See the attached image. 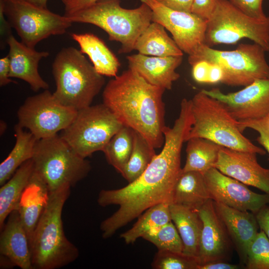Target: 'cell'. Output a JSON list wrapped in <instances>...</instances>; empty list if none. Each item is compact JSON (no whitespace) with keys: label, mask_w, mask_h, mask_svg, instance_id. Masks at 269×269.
<instances>
[{"label":"cell","mask_w":269,"mask_h":269,"mask_svg":"<svg viewBox=\"0 0 269 269\" xmlns=\"http://www.w3.org/2000/svg\"><path fill=\"white\" fill-rule=\"evenodd\" d=\"M181 171V164L175 154L168 148H163L136 180L121 188L101 190L97 199L100 206H119L101 223L102 237H111L118 230L153 206L170 204Z\"/></svg>","instance_id":"cell-1"},{"label":"cell","mask_w":269,"mask_h":269,"mask_svg":"<svg viewBox=\"0 0 269 269\" xmlns=\"http://www.w3.org/2000/svg\"><path fill=\"white\" fill-rule=\"evenodd\" d=\"M217 0H194L191 12L207 20L212 14Z\"/></svg>","instance_id":"cell-38"},{"label":"cell","mask_w":269,"mask_h":269,"mask_svg":"<svg viewBox=\"0 0 269 269\" xmlns=\"http://www.w3.org/2000/svg\"><path fill=\"white\" fill-rule=\"evenodd\" d=\"M10 63L8 55L0 59V86H5L9 83H17L9 77Z\"/></svg>","instance_id":"cell-42"},{"label":"cell","mask_w":269,"mask_h":269,"mask_svg":"<svg viewBox=\"0 0 269 269\" xmlns=\"http://www.w3.org/2000/svg\"><path fill=\"white\" fill-rule=\"evenodd\" d=\"M197 259L184 254L158 250L151 267L154 269H197Z\"/></svg>","instance_id":"cell-35"},{"label":"cell","mask_w":269,"mask_h":269,"mask_svg":"<svg viewBox=\"0 0 269 269\" xmlns=\"http://www.w3.org/2000/svg\"><path fill=\"white\" fill-rule=\"evenodd\" d=\"M186 142V158L183 171H194L204 174L214 167L223 146L200 137L191 138Z\"/></svg>","instance_id":"cell-29"},{"label":"cell","mask_w":269,"mask_h":269,"mask_svg":"<svg viewBox=\"0 0 269 269\" xmlns=\"http://www.w3.org/2000/svg\"><path fill=\"white\" fill-rule=\"evenodd\" d=\"M70 189L71 187L67 186L49 193L30 244L33 269H59L79 257L78 248L65 235L62 219V210Z\"/></svg>","instance_id":"cell-3"},{"label":"cell","mask_w":269,"mask_h":269,"mask_svg":"<svg viewBox=\"0 0 269 269\" xmlns=\"http://www.w3.org/2000/svg\"><path fill=\"white\" fill-rule=\"evenodd\" d=\"M259 228L269 240V206L266 205L255 214Z\"/></svg>","instance_id":"cell-43"},{"label":"cell","mask_w":269,"mask_h":269,"mask_svg":"<svg viewBox=\"0 0 269 269\" xmlns=\"http://www.w3.org/2000/svg\"><path fill=\"white\" fill-rule=\"evenodd\" d=\"M202 222L199 265L231 259L234 246L227 229L218 216L212 199H209L199 210Z\"/></svg>","instance_id":"cell-16"},{"label":"cell","mask_w":269,"mask_h":269,"mask_svg":"<svg viewBox=\"0 0 269 269\" xmlns=\"http://www.w3.org/2000/svg\"><path fill=\"white\" fill-rule=\"evenodd\" d=\"M191 67L193 79L198 83L207 84L209 64L201 61L194 63Z\"/></svg>","instance_id":"cell-39"},{"label":"cell","mask_w":269,"mask_h":269,"mask_svg":"<svg viewBox=\"0 0 269 269\" xmlns=\"http://www.w3.org/2000/svg\"><path fill=\"white\" fill-rule=\"evenodd\" d=\"M134 50L138 53L152 56H183V52L170 38L165 27L152 21L137 39Z\"/></svg>","instance_id":"cell-27"},{"label":"cell","mask_w":269,"mask_h":269,"mask_svg":"<svg viewBox=\"0 0 269 269\" xmlns=\"http://www.w3.org/2000/svg\"><path fill=\"white\" fill-rule=\"evenodd\" d=\"M262 119L264 120L266 125L267 126L268 128L269 129V115L266 116V117L263 118Z\"/></svg>","instance_id":"cell-48"},{"label":"cell","mask_w":269,"mask_h":269,"mask_svg":"<svg viewBox=\"0 0 269 269\" xmlns=\"http://www.w3.org/2000/svg\"><path fill=\"white\" fill-rule=\"evenodd\" d=\"M134 131L124 126L110 139L104 150L108 163L122 173L133 147Z\"/></svg>","instance_id":"cell-32"},{"label":"cell","mask_w":269,"mask_h":269,"mask_svg":"<svg viewBox=\"0 0 269 269\" xmlns=\"http://www.w3.org/2000/svg\"><path fill=\"white\" fill-rule=\"evenodd\" d=\"M0 232V255L21 269H33L29 240L17 210L9 215Z\"/></svg>","instance_id":"cell-21"},{"label":"cell","mask_w":269,"mask_h":269,"mask_svg":"<svg viewBox=\"0 0 269 269\" xmlns=\"http://www.w3.org/2000/svg\"><path fill=\"white\" fill-rule=\"evenodd\" d=\"M264 0H230L243 12L251 17L263 18L267 16L263 8Z\"/></svg>","instance_id":"cell-37"},{"label":"cell","mask_w":269,"mask_h":269,"mask_svg":"<svg viewBox=\"0 0 269 269\" xmlns=\"http://www.w3.org/2000/svg\"><path fill=\"white\" fill-rule=\"evenodd\" d=\"M244 267L248 269H269V240L261 230L248 248Z\"/></svg>","instance_id":"cell-34"},{"label":"cell","mask_w":269,"mask_h":269,"mask_svg":"<svg viewBox=\"0 0 269 269\" xmlns=\"http://www.w3.org/2000/svg\"><path fill=\"white\" fill-rule=\"evenodd\" d=\"M124 126L104 104L78 110L60 136L79 155L86 158L103 151L112 137Z\"/></svg>","instance_id":"cell-10"},{"label":"cell","mask_w":269,"mask_h":269,"mask_svg":"<svg viewBox=\"0 0 269 269\" xmlns=\"http://www.w3.org/2000/svg\"><path fill=\"white\" fill-rule=\"evenodd\" d=\"M78 111L60 103L48 89L26 99L17 111L18 125L38 140L66 129Z\"/></svg>","instance_id":"cell-12"},{"label":"cell","mask_w":269,"mask_h":269,"mask_svg":"<svg viewBox=\"0 0 269 269\" xmlns=\"http://www.w3.org/2000/svg\"><path fill=\"white\" fill-rule=\"evenodd\" d=\"M238 125L240 130L242 133L247 128L253 129L257 132L259 136L257 137V140L264 147L269 155V129L262 119L238 121Z\"/></svg>","instance_id":"cell-36"},{"label":"cell","mask_w":269,"mask_h":269,"mask_svg":"<svg viewBox=\"0 0 269 269\" xmlns=\"http://www.w3.org/2000/svg\"><path fill=\"white\" fill-rule=\"evenodd\" d=\"M210 198L214 201L254 214L269 204V195L251 190L247 185L213 167L203 174Z\"/></svg>","instance_id":"cell-15"},{"label":"cell","mask_w":269,"mask_h":269,"mask_svg":"<svg viewBox=\"0 0 269 269\" xmlns=\"http://www.w3.org/2000/svg\"><path fill=\"white\" fill-rule=\"evenodd\" d=\"M210 199L204 174L181 170L173 188L170 204L198 211Z\"/></svg>","instance_id":"cell-24"},{"label":"cell","mask_w":269,"mask_h":269,"mask_svg":"<svg viewBox=\"0 0 269 269\" xmlns=\"http://www.w3.org/2000/svg\"><path fill=\"white\" fill-rule=\"evenodd\" d=\"M120 2L98 0L66 17L72 23H89L100 27L108 34L110 40L121 43L119 54L129 53L134 50L137 39L152 22V12L143 2L135 8L127 9L122 7Z\"/></svg>","instance_id":"cell-4"},{"label":"cell","mask_w":269,"mask_h":269,"mask_svg":"<svg viewBox=\"0 0 269 269\" xmlns=\"http://www.w3.org/2000/svg\"><path fill=\"white\" fill-rule=\"evenodd\" d=\"M34 170L32 158L22 163L0 188V230L5 219L14 210H18L22 194Z\"/></svg>","instance_id":"cell-26"},{"label":"cell","mask_w":269,"mask_h":269,"mask_svg":"<svg viewBox=\"0 0 269 269\" xmlns=\"http://www.w3.org/2000/svg\"><path fill=\"white\" fill-rule=\"evenodd\" d=\"M7 44L9 47V77L24 81L34 92L48 89V83L39 73L38 64L42 58L49 56V52L37 51L18 41L12 35L8 39Z\"/></svg>","instance_id":"cell-19"},{"label":"cell","mask_w":269,"mask_h":269,"mask_svg":"<svg viewBox=\"0 0 269 269\" xmlns=\"http://www.w3.org/2000/svg\"><path fill=\"white\" fill-rule=\"evenodd\" d=\"M129 68L135 71L151 85L171 90L180 75L176 69L182 62L183 56H152L140 53L126 57Z\"/></svg>","instance_id":"cell-20"},{"label":"cell","mask_w":269,"mask_h":269,"mask_svg":"<svg viewBox=\"0 0 269 269\" xmlns=\"http://www.w3.org/2000/svg\"><path fill=\"white\" fill-rule=\"evenodd\" d=\"M32 159L34 170L44 181L49 193L65 186H75L91 168L90 162L58 134L37 140Z\"/></svg>","instance_id":"cell-7"},{"label":"cell","mask_w":269,"mask_h":269,"mask_svg":"<svg viewBox=\"0 0 269 269\" xmlns=\"http://www.w3.org/2000/svg\"><path fill=\"white\" fill-rule=\"evenodd\" d=\"M0 47L2 49L9 37L12 35L11 28H12L9 23L5 18L2 9L0 8Z\"/></svg>","instance_id":"cell-44"},{"label":"cell","mask_w":269,"mask_h":269,"mask_svg":"<svg viewBox=\"0 0 269 269\" xmlns=\"http://www.w3.org/2000/svg\"><path fill=\"white\" fill-rule=\"evenodd\" d=\"M0 8L21 42L33 48L51 35L63 34L72 24L64 15L24 0H0Z\"/></svg>","instance_id":"cell-11"},{"label":"cell","mask_w":269,"mask_h":269,"mask_svg":"<svg viewBox=\"0 0 269 269\" xmlns=\"http://www.w3.org/2000/svg\"><path fill=\"white\" fill-rule=\"evenodd\" d=\"M165 90L150 84L129 68L104 89V104L122 124L143 136L155 149L164 142Z\"/></svg>","instance_id":"cell-2"},{"label":"cell","mask_w":269,"mask_h":269,"mask_svg":"<svg viewBox=\"0 0 269 269\" xmlns=\"http://www.w3.org/2000/svg\"><path fill=\"white\" fill-rule=\"evenodd\" d=\"M56 83L54 97L62 104L77 111L91 106L105 83L80 50L62 48L52 63Z\"/></svg>","instance_id":"cell-5"},{"label":"cell","mask_w":269,"mask_h":269,"mask_svg":"<svg viewBox=\"0 0 269 269\" xmlns=\"http://www.w3.org/2000/svg\"><path fill=\"white\" fill-rule=\"evenodd\" d=\"M266 52L255 43H241L230 51L215 49L203 44L188 55V61L191 66L201 61L216 64L223 72L222 83L245 87L257 80L269 78Z\"/></svg>","instance_id":"cell-8"},{"label":"cell","mask_w":269,"mask_h":269,"mask_svg":"<svg viewBox=\"0 0 269 269\" xmlns=\"http://www.w3.org/2000/svg\"><path fill=\"white\" fill-rule=\"evenodd\" d=\"M49 196V192L46 184L33 170L22 194L17 210L30 244L34 230L47 203Z\"/></svg>","instance_id":"cell-22"},{"label":"cell","mask_w":269,"mask_h":269,"mask_svg":"<svg viewBox=\"0 0 269 269\" xmlns=\"http://www.w3.org/2000/svg\"><path fill=\"white\" fill-rule=\"evenodd\" d=\"M170 221L169 204H158L143 212L133 227L120 237L126 244H133L147 233Z\"/></svg>","instance_id":"cell-30"},{"label":"cell","mask_w":269,"mask_h":269,"mask_svg":"<svg viewBox=\"0 0 269 269\" xmlns=\"http://www.w3.org/2000/svg\"><path fill=\"white\" fill-rule=\"evenodd\" d=\"M214 205L227 229L241 266L244 267L248 248L258 233L259 226L255 214L235 209L215 201Z\"/></svg>","instance_id":"cell-18"},{"label":"cell","mask_w":269,"mask_h":269,"mask_svg":"<svg viewBox=\"0 0 269 269\" xmlns=\"http://www.w3.org/2000/svg\"><path fill=\"white\" fill-rule=\"evenodd\" d=\"M16 141L14 147L0 164V185L5 183L24 162L31 159L37 139L29 132L16 124L14 128Z\"/></svg>","instance_id":"cell-28"},{"label":"cell","mask_w":269,"mask_h":269,"mask_svg":"<svg viewBox=\"0 0 269 269\" xmlns=\"http://www.w3.org/2000/svg\"><path fill=\"white\" fill-rule=\"evenodd\" d=\"M98 0H62L66 16L84 8Z\"/></svg>","instance_id":"cell-40"},{"label":"cell","mask_w":269,"mask_h":269,"mask_svg":"<svg viewBox=\"0 0 269 269\" xmlns=\"http://www.w3.org/2000/svg\"><path fill=\"white\" fill-rule=\"evenodd\" d=\"M80 48V51L87 55L96 71L99 74L115 77L121 63L103 40L91 33L70 34Z\"/></svg>","instance_id":"cell-23"},{"label":"cell","mask_w":269,"mask_h":269,"mask_svg":"<svg viewBox=\"0 0 269 269\" xmlns=\"http://www.w3.org/2000/svg\"><path fill=\"white\" fill-rule=\"evenodd\" d=\"M152 12V21L163 25L182 52L190 55L205 44L207 20L192 13L169 8L156 0H139Z\"/></svg>","instance_id":"cell-13"},{"label":"cell","mask_w":269,"mask_h":269,"mask_svg":"<svg viewBox=\"0 0 269 269\" xmlns=\"http://www.w3.org/2000/svg\"><path fill=\"white\" fill-rule=\"evenodd\" d=\"M209 64V70L207 84L221 83L223 78V72L222 68L216 64Z\"/></svg>","instance_id":"cell-46"},{"label":"cell","mask_w":269,"mask_h":269,"mask_svg":"<svg viewBox=\"0 0 269 269\" xmlns=\"http://www.w3.org/2000/svg\"><path fill=\"white\" fill-rule=\"evenodd\" d=\"M202 91L220 101L239 122L260 120L269 115V78L257 80L233 93L225 94L217 88Z\"/></svg>","instance_id":"cell-14"},{"label":"cell","mask_w":269,"mask_h":269,"mask_svg":"<svg viewBox=\"0 0 269 269\" xmlns=\"http://www.w3.org/2000/svg\"><path fill=\"white\" fill-rule=\"evenodd\" d=\"M172 9L191 12L194 0H156Z\"/></svg>","instance_id":"cell-41"},{"label":"cell","mask_w":269,"mask_h":269,"mask_svg":"<svg viewBox=\"0 0 269 269\" xmlns=\"http://www.w3.org/2000/svg\"><path fill=\"white\" fill-rule=\"evenodd\" d=\"M241 266L231 264L227 261H215L199 265L197 269H238Z\"/></svg>","instance_id":"cell-45"},{"label":"cell","mask_w":269,"mask_h":269,"mask_svg":"<svg viewBox=\"0 0 269 269\" xmlns=\"http://www.w3.org/2000/svg\"><path fill=\"white\" fill-rule=\"evenodd\" d=\"M191 100L193 123L186 141L191 138L200 137L229 149L266 154L265 150L243 134L238 127V121L220 101L202 90Z\"/></svg>","instance_id":"cell-6"},{"label":"cell","mask_w":269,"mask_h":269,"mask_svg":"<svg viewBox=\"0 0 269 269\" xmlns=\"http://www.w3.org/2000/svg\"><path fill=\"white\" fill-rule=\"evenodd\" d=\"M156 154L155 148L134 131L132 151L121 175L129 183L134 181L144 172Z\"/></svg>","instance_id":"cell-31"},{"label":"cell","mask_w":269,"mask_h":269,"mask_svg":"<svg viewBox=\"0 0 269 269\" xmlns=\"http://www.w3.org/2000/svg\"><path fill=\"white\" fill-rule=\"evenodd\" d=\"M169 209L183 243V253L198 260L202 228L198 211L174 204H169Z\"/></svg>","instance_id":"cell-25"},{"label":"cell","mask_w":269,"mask_h":269,"mask_svg":"<svg viewBox=\"0 0 269 269\" xmlns=\"http://www.w3.org/2000/svg\"><path fill=\"white\" fill-rule=\"evenodd\" d=\"M255 153L223 147L215 164L223 174L269 195V168L262 167Z\"/></svg>","instance_id":"cell-17"},{"label":"cell","mask_w":269,"mask_h":269,"mask_svg":"<svg viewBox=\"0 0 269 269\" xmlns=\"http://www.w3.org/2000/svg\"><path fill=\"white\" fill-rule=\"evenodd\" d=\"M248 38L269 51V16L256 18L246 14L230 0H217L207 20L205 44L212 47L232 44Z\"/></svg>","instance_id":"cell-9"},{"label":"cell","mask_w":269,"mask_h":269,"mask_svg":"<svg viewBox=\"0 0 269 269\" xmlns=\"http://www.w3.org/2000/svg\"><path fill=\"white\" fill-rule=\"evenodd\" d=\"M29 3L39 7L47 8V3L48 0H24Z\"/></svg>","instance_id":"cell-47"},{"label":"cell","mask_w":269,"mask_h":269,"mask_svg":"<svg viewBox=\"0 0 269 269\" xmlns=\"http://www.w3.org/2000/svg\"><path fill=\"white\" fill-rule=\"evenodd\" d=\"M142 238L155 245L158 250L183 253L181 239L172 221L152 230Z\"/></svg>","instance_id":"cell-33"}]
</instances>
